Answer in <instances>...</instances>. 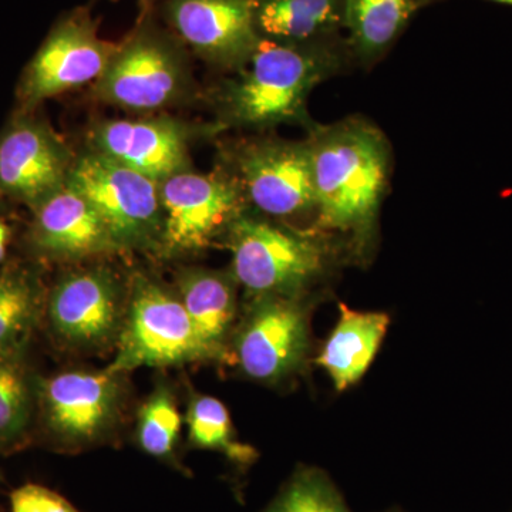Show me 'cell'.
<instances>
[{"mask_svg": "<svg viewBox=\"0 0 512 512\" xmlns=\"http://www.w3.org/2000/svg\"><path fill=\"white\" fill-rule=\"evenodd\" d=\"M316 194L315 227L348 238L350 252L365 259L376 241L377 218L390 174V147L382 131L350 117L313 124L308 140Z\"/></svg>", "mask_w": 512, "mask_h": 512, "instance_id": "obj_1", "label": "cell"}, {"mask_svg": "<svg viewBox=\"0 0 512 512\" xmlns=\"http://www.w3.org/2000/svg\"><path fill=\"white\" fill-rule=\"evenodd\" d=\"M346 52L338 37L289 45L259 39L237 77L222 87L220 113L227 126L265 130L279 124L311 128L308 104L312 90L335 76Z\"/></svg>", "mask_w": 512, "mask_h": 512, "instance_id": "obj_2", "label": "cell"}, {"mask_svg": "<svg viewBox=\"0 0 512 512\" xmlns=\"http://www.w3.org/2000/svg\"><path fill=\"white\" fill-rule=\"evenodd\" d=\"M225 242L231 274L255 296H308L329 274L339 248L332 235L316 228L295 229L244 211L229 225Z\"/></svg>", "mask_w": 512, "mask_h": 512, "instance_id": "obj_3", "label": "cell"}, {"mask_svg": "<svg viewBox=\"0 0 512 512\" xmlns=\"http://www.w3.org/2000/svg\"><path fill=\"white\" fill-rule=\"evenodd\" d=\"M221 362L202 340L178 295L137 275L127 293L126 312L116 342L113 372L127 375L140 367H171Z\"/></svg>", "mask_w": 512, "mask_h": 512, "instance_id": "obj_4", "label": "cell"}, {"mask_svg": "<svg viewBox=\"0 0 512 512\" xmlns=\"http://www.w3.org/2000/svg\"><path fill=\"white\" fill-rule=\"evenodd\" d=\"M190 84L183 43L147 15L117 45L93 89L104 103L131 111H151L183 99Z\"/></svg>", "mask_w": 512, "mask_h": 512, "instance_id": "obj_5", "label": "cell"}, {"mask_svg": "<svg viewBox=\"0 0 512 512\" xmlns=\"http://www.w3.org/2000/svg\"><path fill=\"white\" fill-rule=\"evenodd\" d=\"M69 185L100 215L121 251H156L163 227L160 184L90 150L74 158Z\"/></svg>", "mask_w": 512, "mask_h": 512, "instance_id": "obj_6", "label": "cell"}, {"mask_svg": "<svg viewBox=\"0 0 512 512\" xmlns=\"http://www.w3.org/2000/svg\"><path fill=\"white\" fill-rule=\"evenodd\" d=\"M308 296L249 298L231 339L235 362L249 379L281 384L306 369L312 350Z\"/></svg>", "mask_w": 512, "mask_h": 512, "instance_id": "obj_7", "label": "cell"}, {"mask_svg": "<svg viewBox=\"0 0 512 512\" xmlns=\"http://www.w3.org/2000/svg\"><path fill=\"white\" fill-rule=\"evenodd\" d=\"M124 376L104 370H67L37 380V419L56 446L90 447L119 424Z\"/></svg>", "mask_w": 512, "mask_h": 512, "instance_id": "obj_8", "label": "cell"}, {"mask_svg": "<svg viewBox=\"0 0 512 512\" xmlns=\"http://www.w3.org/2000/svg\"><path fill=\"white\" fill-rule=\"evenodd\" d=\"M163 227L157 254L164 258L197 254L224 238L245 211V198L231 173L183 171L160 183Z\"/></svg>", "mask_w": 512, "mask_h": 512, "instance_id": "obj_9", "label": "cell"}, {"mask_svg": "<svg viewBox=\"0 0 512 512\" xmlns=\"http://www.w3.org/2000/svg\"><path fill=\"white\" fill-rule=\"evenodd\" d=\"M117 45L97 35V25L86 9H77L53 26L20 76V111H35L43 101L96 83Z\"/></svg>", "mask_w": 512, "mask_h": 512, "instance_id": "obj_10", "label": "cell"}, {"mask_svg": "<svg viewBox=\"0 0 512 512\" xmlns=\"http://www.w3.org/2000/svg\"><path fill=\"white\" fill-rule=\"evenodd\" d=\"M232 168L245 202L262 214L279 220L316 217L308 141H245L232 153Z\"/></svg>", "mask_w": 512, "mask_h": 512, "instance_id": "obj_11", "label": "cell"}, {"mask_svg": "<svg viewBox=\"0 0 512 512\" xmlns=\"http://www.w3.org/2000/svg\"><path fill=\"white\" fill-rule=\"evenodd\" d=\"M127 299L109 269L92 268L63 276L46 299L50 332L74 350H99L116 343Z\"/></svg>", "mask_w": 512, "mask_h": 512, "instance_id": "obj_12", "label": "cell"}, {"mask_svg": "<svg viewBox=\"0 0 512 512\" xmlns=\"http://www.w3.org/2000/svg\"><path fill=\"white\" fill-rule=\"evenodd\" d=\"M73 161L45 120L18 110L0 131V194L35 211L66 185Z\"/></svg>", "mask_w": 512, "mask_h": 512, "instance_id": "obj_13", "label": "cell"}, {"mask_svg": "<svg viewBox=\"0 0 512 512\" xmlns=\"http://www.w3.org/2000/svg\"><path fill=\"white\" fill-rule=\"evenodd\" d=\"M164 18L184 46L221 69H241L261 39L252 0H165Z\"/></svg>", "mask_w": 512, "mask_h": 512, "instance_id": "obj_14", "label": "cell"}, {"mask_svg": "<svg viewBox=\"0 0 512 512\" xmlns=\"http://www.w3.org/2000/svg\"><path fill=\"white\" fill-rule=\"evenodd\" d=\"M187 128L170 119L106 120L89 134L90 150L163 183L187 171Z\"/></svg>", "mask_w": 512, "mask_h": 512, "instance_id": "obj_15", "label": "cell"}, {"mask_svg": "<svg viewBox=\"0 0 512 512\" xmlns=\"http://www.w3.org/2000/svg\"><path fill=\"white\" fill-rule=\"evenodd\" d=\"M32 212L28 242L40 258L77 261L121 251L100 215L69 185Z\"/></svg>", "mask_w": 512, "mask_h": 512, "instance_id": "obj_16", "label": "cell"}, {"mask_svg": "<svg viewBox=\"0 0 512 512\" xmlns=\"http://www.w3.org/2000/svg\"><path fill=\"white\" fill-rule=\"evenodd\" d=\"M237 285L231 272L190 268L178 276V298L202 340L221 362L231 355V339L237 326Z\"/></svg>", "mask_w": 512, "mask_h": 512, "instance_id": "obj_17", "label": "cell"}, {"mask_svg": "<svg viewBox=\"0 0 512 512\" xmlns=\"http://www.w3.org/2000/svg\"><path fill=\"white\" fill-rule=\"evenodd\" d=\"M389 323L386 313L353 311L340 303L338 323L315 359L338 392H345L365 376L379 352Z\"/></svg>", "mask_w": 512, "mask_h": 512, "instance_id": "obj_18", "label": "cell"}, {"mask_svg": "<svg viewBox=\"0 0 512 512\" xmlns=\"http://www.w3.org/2000/svg\"><path fill=\"white\" fill-rule=\"evenodd\" d=\"M256 32L289 45L338 37L343 0H252Z\"/></svg>", "mask_w": 512, "mask_h": 512, "instance_id": "obj_19", "label": "cell"}, {"mask_svg": "<svg viewBox=\"0 0 512 512\" xmlns=\"http://www.w3.org/2000/svg\"><path fill=\"white\" fill-rule=\"evenodd\" d=\"M416 0H343L349 50L363 64L375 63L406 28Z\"/></svg>", "mask_w": 512, "mask_h": 512, "instance_id": "obj_20", "label": "cell"}, {"mask_svg": "<svg viewBox=\"0 0 512 512\" xmlns=\"http://www.w3.org/2000/svg\"><path fill=\"white\" fill-rule=\"evenodd\" d=\"M37 416V380L25 363V350L0 352V453L25 446Z\"/></svg>", "mask_w": 512, "mask_h": 512, "instance_id": "obj_21", "label": "cell"}, {"mask_svg": "<svg viewBox=\"0 0 512 512\" xmlns=\"http://www.w3.org/2000/svg\"><path fill=\"white\" fill-rule=\"evenodd\" d=\"M45 305L32 269L9 265L0 272V352L26 350Z\"/></svg>", "mask_w": 512, "mask_h": 512, "instance_id": "obj_22", "label": "cell"}, {"mask_svg": "<svg viewBox=\"0 0 512 512\" xmlns=\"http://www.w3.org/2000/svg\"><path fill=\"white\" fill-rule=\"evenodd\" d=\"M185 421L191 446L218 451L237 466H251L258 458L254 447L237 439L227 407L215 397L194 396Z\"/></svg>", "mask_w": 512, "mask_h": 512, "instance_id": "obj_23", "label": "cell"}, {"mask_svg": "<svg viewBox=\"0 0 512 512\" xmlns=\"http://www.w3.org/2000/svg\"><path fill=\"white\" fill-rule=\"evenodd\" d=\"M261 512H352L339 488L319 467L299 466Z\"/></svg>", "mask_w": 512, "mask_h": 512, "instance_id": "obj_24", "label": "cell"}, {"mask_svg": "<svg viewBox=\"0 0 512 512\" xmlns=\"http://www.w3.org/2000/svg\"><path fill=\"white\" fill-rule=\"evenodd\" d=\"M183 417L167 386H157L138 412L137 441L150 456L170 460L180 436Z\"/></svg>", "mask_w": 512, "mask_h": 512, "instance_id": "obj_25", "label": "cell"}, {"mask_svg": "<svg viewBox=\"0 0 512 512\" xmlns=\"http://www.w3.org/2000/svg\"><path fill=\"white\" fill-rule=\"evenodd\" d=\"M12 512H79L62 495L37 484L16 488L10 495Z\"/></svg>", "mask_w": 512, "mask_h": 512, "instance_id": "obj_26", "label": "cell"}, {"mask_svg": "<svg viewBox=\"0 0 512 512\" xmlns=\"http://www.w3.org/2000/svg\"><path fill=\"white\" fill-rule=\"evenodd\" d=\"M12 239V229L5 221L0 220V264L5 261L8 256V249Z\"/></svg>", "mask_w": 512, "mask_h": 512, "instance_id": "obj_27", "label": "cell"}, {"mask_svg": "<svg viewBox=\"0 0 512 512\" xmlns=\"http://www.w3.org/2000/svg\"><path fill=\"white\" fill-rule=\"evenodd\" d=\"M436 2H440V0H416V8L417 10L426 8V6ZM491 2L503 3V5L512 6V0H491Z\"/></svg>", "mask_w": 512, "mask_h": 512, "instance_id": "obj_28", "label": "cell"}, {"mask_svg": "<svg viewBox=\"0 0 512 512\" xmlns=\"http://www.w3.org/2000/svg\"><path fill=\"white\" fill-rule=\"evenodd\" d=\"M141 2L146 3L147 6H150L151 3L156 2V0H141Z\"/></svg>", "mask_w": 512, "mask_h": 512, "instance_id": "obj_29", "label": "cell"}, {"mask_svg": "<svg viewBox=\"0 0 512 512\" xmlns=\"http://www.w3.org/2000/svg\"><path fill=\"white\" fill-rule=\"evenodd\" d=\"M389 512H403V511H400V510H392V511H389Z\"/></svg>", "mask_w": 512, "mask_h": 512, "instance_id": "obj_30", "label": "cell"}, {"mask_svg": "<svg viewBox=\"0 0 512 512\" xmlns=\"http://www.w3.org/2000/svg\"><path fill=\"white\" fill-rule=\"evenodd\" d=\"M0 197H2V194H0Z\"/></svg>", "mask_w": 512, "mask_h": 512, "instance_id": "obj_31", "label": "cell"}]
</instances>
